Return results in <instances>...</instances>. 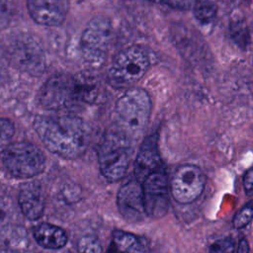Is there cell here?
Here are the masks:
<instances>
[{
	"label": "cell",
	"instance_id": "ffe728a7",
	"mask_svg": "<svg viewBox=\"0 0 253 253\" xmlns=\"http://www.w3.org/2000/svg\"><path fill=\"white\" fill-rule=\"evenodd\" d=\"M78 251L80 252H102L103 247L99 239L92 235L83 236L77 245Z\"/></svg>",
	"mask_w": 253,
	"mask_h": 253
},
{
	"label": "cell",
	"instance_id": "30bf717a",
	"mask_svg": "<svg viewBox=\"0 0 253 253\" xmlns=\"http://www.w3.org/2000/svg\"><path fill=\"white\" fill-rule=\"evenodd\" d=\"M117 205L121 215L126 220L142 221L147 216L143 202L142 183L135 177L125 183L118 192Z\"/></svg>",
	"mask_w": 253,
	"mask_h": 253
},
{
	"label": "cell",
	"instance_id": "cb8c5ba5",
	"mask_svg": "<svg viewBox=\"0 0 253 253\" xmlns=\"http://www.w3.org/2000/svg\"><path fill=\"white\" fill-rule=\"evenodd\" d=\"M243 187L248 197L253 195V167L249 168L243 175Z\"/></svg>",
	"mask_w": 253,
	"mask_h": 253
},
{
	"label": "cell",
	"instance_id": "9c48e42d",
	"mask_svg": "<svg viewBox=\"0 0 253 253\" xmlns=\"http://www.w3.org/2000/svg\"><path fill=\"white\" fill-rule=\"evenodd\" d=\"M145 211L151 218L163 217L169 208V185L165 172L159 168L142 181Z\"/></svg>",
	"mask_w": 253,
	"mask_h": 253
},
{
	"label": "cell",
	"instance_id": "ac0fdd59",
	"mask_svg": "<svg viewBox=\"0 0 253 253\" xmlns=\"http://www.w3.org/2000/svg\"><path fill=\"white\" fill-rule=\"evenodd\" d=\"M194 15L202 24L211 23L216 16V6L211 0H197L194 6Z\"/></svg>",
	"mask_w": 253,
	"mask_h": 253
},
{
	"label": "cell",
	"instance_id": "5bb4252c",
	"mask_svg": "<svg viewBox=\"0 0 253 253\" xmlns=\"http://www.w3.org/2000/svg\"><path fill=\"white\" fill-rule=\"evenodd\" d=\"M33 234L36 242L46 249H59L67 242V235L61 227L46 222L38 224Z\"/></svg>",
	"mask_w": 253,
	"mask_h": 253
},
{
	"label": "cell",
	"instance_id": "3957f363",
	"mask_svg": "<svg viewBox=\"0 0 253 253\" xmlns=\"http://www.w3.org/2000/svg\"><path fill=\"white\" fill-rule=\"evenodd\" d=\"M133 155L132 137L121 128L106 132L99 144L98 162L102 175L110 182L122 180Z\"/></svg>",
	"mask_w": 253,
	"mask_h": 253
},
{
	"label": "cell",
	"instance_id": "603a6c76",
	"mask_svg": "<svg viewBox=\"0 0 253 253\" xmlns=\"http://www.w3.org/2000/svg\"><path fill=\"white\" fill-rule=\"evenodd\" d=\"M210 251H211V252H233L234 251V240L230 237L219 239L211 245Z\"/></svg>",
	"mask_w": 253,
	"mask_h": 253
},
{
	"label": "cell",
	"instance_id": "d4e9b609",
	"mask_svg": "<svg viewBox=\"0 0 253 253\" xmlns=\"http://www.w3.org/2000/svg\"><path fill=\"white\" fill-rule=\"evenodd\" d=\"M249 244L247 242V240L245 238H241L238 244V248L237 251L238 252H248L249 251Z\"/></svg>",
	"mask_w": 253,
	"mask_h": 253
},
{
	"label": "cell",
	"instance_id": "9a60e30c",
	"mask_svg": "<svg viewBox=\"0 0 253 253\" xmlns=\"http://www.w3.org/2000/svg\"><path fill=\"white\" fill-rule=\"evenodd\" d=\"M113 246L116 250L124 252H144L147 251V243L144 238H141L135 234L116 229L112 233Z\"/></svg>",
	"mask_w": 253,
	"mask_h": 253
},
{
	"label": "cell",
	"instance_id": "7c38bea8",
	"mask_svg": "<svg viewBox=\"0 0 253 253\" xmlns=\"http://www.w3.org/2000/svg\"><path fill=\"white\" fill-rule=\"evenodd\" d=\"M161 168V159L158 152L157 133H153L144 138L136 154L134 161V177L142 181L152 172Z\"/></svg>",
	"mask_w": 253,
	"mask_h": 253
},
{
	"label": "cell",
	"instance_id": "44dd1931",
	"mask_svg": "<svg viewBox=\"0 0 253 253\" xmlns=\"http://www.w3.org/2000/svg\"><path fill=\"white\" fill-rule=\"evenodd\" d=\"M15 132L14 124L7 118L1 119V147L4 148L9 144V140Z\"/></svg>",
	"mask_w": 253,
	"mask_h": 253
},
{
	"label": "cell",
	"instance_id": "7402d4cb",
	"mask_svg": "<svg viewBox=\"0 0 253 253\" xmlns=\"http://www.w3.org/2000/svg\"><path fill=\"white\" fill-rule=\"evenodd\" d=\"M154 3L164 4L174 9L179 10H189L194 8L197 0H149Z\"/></svg>",
	"mask_w": 253,
	"mask_h": 253
},
{
	"label": "cell",
	"instance_id": "e0dca14e",
	"mask_svg": "<svg viewBox=\"0 0 253 253\" xmlns=\"http://www.w3.org/2000/svg\"><path fill=\"white\" fill-rule=\"evenodd\" d=\"M229 32L233 42L242 49H245L250 42V33L244 19L237 18L231 21Z\"/></svg>",
	"mask_w": 253,
	"mask_h": 253
},
{
	"label": "cell",
	"instance_id": "277c9868",
	"mask_svg": "<svg viewBox=\"0 0 253 253\" xmlns=\"http://www.w3.org/2000/svg\"><path fill=\"white\" fill-rule=\"evenodd\" d=\"M151 114V100L140 88L126 90L116 102L115 116L119 128L131 137L140 133L147 126Z\"/></svg>",
	"mask_w": 253,
	"mask_h": 253
},
{
	"label": "cell",
	"instance_id": "d6986e66",
	"mask_svg": "<svg viewBox=\"0 0 253 253\" xmlns=\"http://www.w3.org/2000/svg\"><path fill=\"white\" fill-rule=\"evenodd\" d=\"M253 218V200L246 204L233 217L232 224L235 228H242Z\"/></svg>",
	"mask_w": 253,
	"mask_h": 253
},
{
	"label": "cell",
	"instance_id": "2e32d148",
	"mask_svg": "<svg viewBox=\"0 0 253 253\" xmlns=\"http://www.w3.org/2000/svg\"><path fill=\"white\" fill-rule=\"evenodd\" d=\"M2 245H6L7 248L17 250L26 246L27 233L25 228L8 227L2 229Z\"/></svg>",
	"mask_w": 253,
	"mask_h": 253
},
{
	"label": "cell",
	"instance_id": "8fae6325",
	"mask_svg": "<svg viewBox=\"0 0 253 253\" xmlns=\"http://www.w3.org/2000/svg\"><path fill=\"white\" fill-rule=\"evenodd\" d=\"M33 20L42 26L54 27L63 23L69 9L68 0H27Z\"/></svg>",
	"mask_w": 253,
	"mask_h": 253
},
{
	"label": "cell",
	"instance_id": "6da1fadb",
	"mask_svg": "<svg viewBox=\"0 0 253 253\" xmlns=\"http://www.w3.org/2000/svg\"><path fill=\"white\" fill-rule=\"evenodd\" d=\"M34 128L43 145L64 159L78 158L86 149L85 125L74 115H39L34 121Z\"/></svg>",
	"mask_w": 253,
	"mask_h": 253
},
{
	"label": "cell",
	"instance_id": "4fadbf2b",
	"mask_svg": "<svg viewBox=\"0 0 253 253\" xmlns=\"http://www.w3.org/2000/svg\"><path fill=\"white\" fill-rule=\"evenodd\" d=\"M19 206L24 215L31 219H39L44 211V196L39 181L23 184L19 191Z\"/></svg>",
	"mask_w": 253,
	"mask_h": 253
},
{
	"label": "cell",
	"instance_id": "5b68a950",
	"mask_svg": "<svg viewBox=\"0 0 253 253\" xmlns=\"http://www.w3.org/2000/svg\"><path fill=\"white\" fill-rule=\"evenodd\" d=\"M2 162L7 172L18 179L34 178L45 169L43 152L34 143L17 141L2 148Z\"/></svg>",
	"mask_w": 253,
	"mask_h": 253
},
{
	"label": "cell",
	"instance_id": "ba28073f",
	"mask_svg": "<svg viewBox=\"0 0 253 253\" xmlns=\"http://www.w3.org/2000/svg\"><path fill=\"white\" fill-rule=\"evenodd\" d=\"M206 176L200 167L186 164L178 167L172 177L170 191L174 200L180 204H190L203 193Z\"/></svg>",
	"mask_w": 253,
	"mask_h": 253
},
{
	"label": "cell",
	"instance_id": "7a4b0ae2",
	"mask_svg": "<svg viewBox=\"0 0 253 253\" xmlns=\"http://www.w3.org/2000/svg\"><path fill=\"white\" fill-rule=\"evenodd\" d=\"M93 85L66 74L51 76L40 91V104L51 111L70 109L93 99Z\"/></svg>",
	"mask_w": 253,
	"mask_h": 253
},
{
	"label": "cell",
	"instance_id": "52a82bcc",
	"mask_svg": "<svg viewBox=\"0 0 253 253\" xmlns=\"http://www.w3.org/2000/svg\"><path fill=\"white\" fill-rule=\"evenodd\" d=\"M111 38L112 25L108 17L98 15L88 22L81 36L80 46L89 65L99 67L106 61Z\"/></svg>",
	"mask_w": 253,
	"mask_h": 253
},
{
	"label": "cell",
	"instance_id": "8992f818",
	"mask_svg": "<svg viewBox=\"0 0 253 253\" xmlns=\"http://www.w3.org/2000/svg\"><path fill=\"white\" fill-rule=\"evenodd\" d=\"M150 66L146 50L133 44L121 50L113 59L108 71L110 83L117 88L130 87L138 82Z\"/></svg>",
	"mask_w": 253,
	"mask_h": 253
}]
</instances>
